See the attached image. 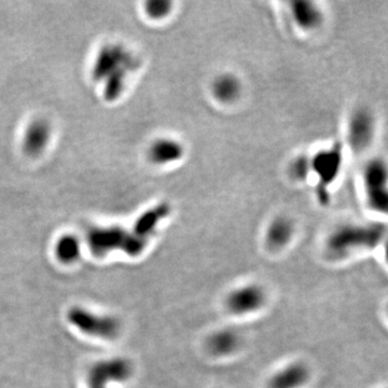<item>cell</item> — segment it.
I'll return each mask as SVG.
<instances>
[{"mask_svg": "<svg viewBox=\"0 0 388 388\" xmlns=\"http://www.w3.org/2000/svg\"><path fill=\"white\" fill-rule=\"evenodd\" d=\"M57 258L63 262L70 263L80 255V243L73 235L61 237L57 244Z\"/></svg>", "mask_w": 388, "mask_h": 388, "instance_id": "ac0fdd59", "label": "cell"}, {"mask_svg": "<svg viewBox=\"0 0 388 388\" xmlns=\"http://www.w3.org/2000/svg\"><path fill=\"white\" fill-rule=\"evenodd\" d=\"M385 234V225L381 223H345L327 237L324 251L330 259L342 260L358 251L377 248Z\"/></svg>", "mask_w": 388, "mask_h": 388, "instance_id": "6da1fadb", "label": "cell"}, {"mask_svg": "<svg viewBox=\"0 0 388 388\" xmlns=\"http://www.w3.org/2000/svg\"><path fill=\"white\" fill-rule=\"evenodd\" d=\"M311 380V370L302 361L290 362L271 375L267 388H303Z\"/></svg>", "mask_w": 388, "mask_h": 388, "instance_id": "9c48e42d", "label": "cell"}, {"mask_svg": "<svg viewBox=\"0 0 388 388\" xmlns=\"http://www.w3.org/2000/svg\"><path fill=\"white\" fill-rule=\"evenodd\" d=\"M185 154V146L179 140L164 137L150 144L148 158L154 165L165 166L181 161Z\"/></svg>", "mask_w": 388, "mask_h": 388, "instance_id": "7c38bea8", "label": "cell"}, {"mask_svg": "<svg viewBox=\"0 0 388 388\" xmlns=\"http://www.w3.org/2000/svg\"><path fill=\"white\" fill-rule=\"evenodd\" d=\"M241 338L235 330L230 328L216 330L207 338L206 348L215 357L223 358L234 355L241 348Z\"/></svg>", "mask_w": 388, "mask_h": 388, "instance_id": "2e32d148", "label": "cell"}, {"mask_svg": "<svg viewBox=\"0 0 388 388\" xmlns=\"http://www.w3.org/2000/svg\"><path fill=\"white\" fill-rule=\"evenodd\" d=\"M68 318L81 331L100 338H114L120 330V324L114 318L93 314L82 308L71 310Z\"/></svg>", "mask_w": 388, "mask_h": 388, "instance_id": "52a82bcc", "label": "cell"}, {"mask_svg": "<svg viewBox=\"0 0 388 388\" xmlns=\"http://www.w3.org/2000/svg\"><path fill=\"white\" fill-rule=\"evenodd\" d=\"M144 11L151 19H165L173 11V3L167 0H150L146 3Z\"/></svg>", "mask_w": 388, "mask_h": 388, "instance_id": "44dd1931", "label": "cell"}, {"mask_svg": "<svg viewBox=\"0 0 388 388\" xmlns=\"http://www.w3.org/2000/svg\"><path fill=\"white\" fill-rule=\"evenodd\" d=\"M377 133V120L367 107H358L348 117L346 140L355 154H362L371 147Z\"/></svg>", "mask_w": 388, "mask_h": 388, "instance_id": "5b68a950", "label": "cell"}, {"mask_svg": "<svg viewBox=\"0 0 388 388\" xmlns=\"http://www.w3.org/2000/svg\"><path fill=\"white\" fill-rule=\"evenodd\" d=\"M311 170L312 174L318 177V184L316 188L318 197L320 203L327 204L329 202L330 186L338 179L343 163V152L340 144H334L332 147L318 150L314 156H310Z\"/></svg>", "mask_w": 388, "mask_h": 388, "instance_id": "277c9868", "label": "cell"}, {"mask_svg": "<svg viewBox=\"0 0 388 388\" xmlns=\"http://www.w3.org/2000/svg\"><path fill=\"white\" fill-rule=\"evenodd\" d=\"M89 244L97 256L106 255L109 251L121 249L130 256H137L147 246L148 241L136 233L128 232L120 227H100L89 233Z\"/></svg>", "mask_w": 388, "mask_h": 388, "instance_id": "7a4b0ae2", "label": "cell"}, {"mask_svg": "<svg viewBox=\"0 0 388 388\" xmlns=\"http://www.w3.org/2000/svg\"><path fill=\"white\" fill-rule=\"evenodd\" d=\"M130 365L124 359L105 361L93 368L90 374V388H107L109 380L122 381L130 374Z\"/></svg>", "mask_w": 388, "mask_h": 388, "instance_id": "5bb4252c", "label": "cell"}, {"mask_svg": "<svg viewBox=\"0 0 388 388\" xmlns=\"http://www.w3.org/2000/svg\"><path fill=\"white\" fill-rule=\"evenodd\" d=\"M171 209L167 204L163 203L154 206V209L144 211L136 221L133 232L138 237L149 241L150 237L154 234L156 227L164 218L167 217Z\"/></svg>", "mask_w": 388, "mask_h": 388, "instance_id": "e0dca14e", "label": "cell"}, {"mask_svg": "<svg viewBox=\"0 0 388 388\" xmlns=\"http://www.w3.org/2000/svg\"><path fill=\"white\" fill-rule=\"evenodd\" d=\"M50 138V124L43 119H37L29 124L24 133L22 148L29 156H40L47 148Z\"/></svg>", "mask_w": 388, "mask_h": 388, "instance_id": "4fadbf2b", "label": "cell"}, {"mask_svg": "<svg viewBox=\"0 0 388 388\" xmlns=\"http://www.w3.org/2000/svg\"><path fill=\"white\" fill-rule=\"evenodd\" d=\"M294 225L289 218L275 217L265 230L264 241L270 251H282L294 239Z\"/></svg>", "mask_w": 388, "mask_h": 388, "instance_id": "9a60e30c", "label": "cell"}, {"mask_svg": "<svg viewBox=\"0 0 388 388\" xmlns=\"http://www.w3.org/2000/svg\"><path fill=\"white\" fill-rule=\"evenodd\" d=\"M268 296L258 284H246L230 291L225 297V308L237 318L255 314L264 308Z\"/></svg>", "mask_w": 388, "mask_h": 388, "instance_id": "8992f818", "label": "cell"}, {"mask_svg": "<svg viewBox=\"0 0 388 388\" xmlns=\"http://www.w3.org/2000/svg\"><path fill=\"white\" fill-rule=\"evenodd\" d=\"M130 68V66H122L117 69L110 76L106 78V86H105L104 95L106 100H114L120 96L124 89L126 82V71Z\"/></svg>", "mask_w": 388, "mask_h": 388, "instance_id": "d6986e66", "label": "cell"}, {"mask_svg": "<svg viewBox=\"0 0 388 388\" xmlns=\"http://www.w3.org/2000/svg\"><path fill=\"white\" fill-rule=\"evenodd\" d=\"M290 15L294 25L306 33L318 31L324 21L322 8L310 0H294L290 3Z\"/></svg>", "mask_w": 388, "mask_h": 388, "instance_id": "30bf717a", "label": "cell"}, {"mask_svg": "<svg viewBox=\"0 0 388 388\" xmlns=\"http://www.w3.org/2000/svg\"><path fill=\"white\" fill-rule=\"evenodd\" d=\"M388 173L385 160L372 158L362 171V183L368 209L385 215L388 209Z\"/></svg>", "mask_w": 388, "mask_h": 388, "instance_id": "3957f363", "label": "cell"}, {"mask_svg": "<svg viewBox=\"0 0 388 388\" xmlns=\"http://www.w3.org/2000/svg\"><path fill=\"white\" fill-rule=\"evenodd\" d=\"M132 57L122 47L108 45L103 47L100 54L97 55L93 67V78L97 81L104 80L120 67H132Z\"/></svg>", "mask_w": 388, "mask_h": 388, "instance_id": "ba28073f", "label": "cell"}, {"mask_svg": "<svg viewBox=\"0 0 388 388\" xmlns=\"http://www.w3.org/2000/svg\"><path fill=\"white\" fill-rule=\"evenodd\" d=\"M209 92L218 104L233 105L243 94V83L233 73H221L211 81Z\"/></svg>", "mask_w": 388, "mask_h": 388, "instance_id": "8fae6325", "label": "cell"}, {"mask_svg": "<svg viewBox=\"0 0 388 388\" xmlns=\"http://www.w3.org/2000/svg\"><path fill=\"white\" fill-rule=\"evenodd\" d=\"M288 174L294 181L306 183L312 174L310 156L306 154H300L294 158L289 164Z\"/></svg>", "mask_w": 388, "mask_h": 388, "instance_id": "ffe728a7", "label": "cell"}]
</instances>
